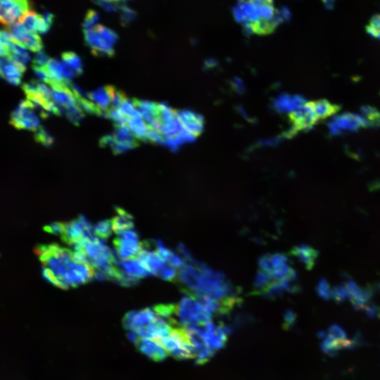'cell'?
Returning a JSON list of instances; mask_svg holds the SVG:
<instances>
[{
    "mask_svg": "<svg viewBox=\"0 0 380 380\" xmlns=\"http://www.w3.org/2000/svg\"><path fill=\"white\" fill-rule=\"evenodd\" d=\"M137 344L139 351L155 361L163 360L167 356L166 350L157 340L139 339Z\"/></svg>",
    "mask_w": 380,
    "mask_h": 380,
    "instance_id": "21",
    "label": "cell"
},
{
    "mask_svg": "<svg viewBox=\"0 0 380 380\" xmlns=\"http://www.w3.org/2000/svg\"><path fill=\"white\" fill-rule=\"evenodd\" d=\"M8 32L15 42L25 49H28L33 52L42 51L43 43L40 37L37 33L26 30L19 22L8 26Z\"/></svg>",
    "mask_w": 380,
    "mask_h": 380,
    "instance_id": "12",
    "label": "cell"
},
{
    "mask_svg": "<svg viewBox=\"0 0 380 380\" xmlns=\"http://www.w3.org/2000/svg\"><path fill=\"white\" fill-rule=\"evenodd\" d=\"M120 22L122 25L126 26L130 24L137 17V13L124 2H120Z\"/></svg>",
    "mask_w": 380,
    "mask_h": 380,
    "instance_id": "34",
    "label": "cell"
},
{
    "mask_svg": "<svg viewBox=\"0 0 380 380\" xmlns=\"http://www.w3.org/2000/svg\"><path fill=\"white\" fill-rule=\"evenodd\" d=\"M126 100L127 99L124 92L111 86V108H120Z\"/></svg>",
    "mask_w": 380,
    "mask_h": 380,
    "instance_id": "39",
    "label": "cell"
},
{
    "mask_svg": "<svg viewBox=\"0 0 380 380\" xmlns=\"http://www.w3.org/2000/svg\"><path fill=\"white\" fill-rule=\"evenodd\" d=\"M65 222H52L44 227V230L53 234L61 235L64 229Z\"/></svg>",
    "mask_w": 380,
    "mask_h": 380,
    "instance_id": "46",
    "label": "cell"
},
{
    "mask_svg": "<svg viewBox=\"0 0 380 380\" xmlns=\"http://www.w3.org/2000/svg\"><path fill=\"white\" fill-rule=\"evenodd\" d=\"M35 106L29 100L22 101L12 113L10 124L18 129L36 131L39 127V120L34 110Z\"/></svg>",
    "mask_w": 380,
    "mask_h": 380,
    "instance_id": "9",
    "label": "cell"
},
{
    "mask_svg": "<svg viewBox=\"0 0 380 380\" xmlns=\"http://www.w3.org/2000/svg\"><path fill=\"white\" fill-rule=\"evenodd\" d=\"M93 2L103 8L108 13L118 12L120 11V1L111 0H92Z\"/></svg>",
    "mask_w": 380,
    "mask_h": 380,
    "instance_id": "41",
    "label": "cell"
},
{
    "mask_svg": "<svg viewBox=\"0 0 380 380\" xmlns=\"http://www.w3.org/2000/svg\"><path fill=\"white\" fill-rule=\"evenodd\" d=\"M105 39L112 44H115L118 36L113 30L102 25H96L94 27Z\"/></svg>",
    "mask_w": 380,
    "mask_h": 380,
    "instance_id": "38",
    "label": "cell"
},
{
    "mask_svg": "<svg viewBox=\"0 0 380 380\" xmlns=\"http://www.w3.org/2000/svg\"><path fill=\"white\" fill-rule=\"evenodd\" d=\"M62 62L76 76L82 74V64L79 56L74 52L66 51L62 54Z\"/></svg>",
    "mask_w": 380,
    "mask_h": 380,
    "instance_id": "29",
    "label": "cell"
},
{
    "mask_svg": "<svg viewBox=\"0 0 380 380\" xmlns=\"http://www.w3.org/2000/svg\"><path fill=\"white\" fill-rule=\"evenodd\" d=\"M0 45H4V44H3V31H0Z\"/></svg>",
    "mask_w": 380,
    "mask_h": 380,
    "instance_id": "52",
    "label": "cell"
},
{
    "mask_svg": "<svg viewBox=\"0 0 380 380\" xmlns=\"http://www.w3.org/2000/svg\"><path fill=\"white\" fill-rule=\"evenodd\" d=\"M312 103L320 121L334 115L340 108L338 106L333 104L326 99L312 101Z\"/></svg>",
    "mask_w": 380,
    "mask_h": 380,
    "instance_id": "28",
    "label": "cell"
},
{
    "mask_svg": "<svg viewBox=\"0 0 380 380\" xmlns=\"http://www.w3.org/2000/svg\"><path fill=\"white\" fill-rule=\"evenodd\" d=\"M364 127H369L366 119L362 115L350 113L336 115L329 123V129L335 134L346 131H356Z\"/></svg>",
    "mask_w": 380,
    "mask_h": 380,
    "instance_id": "13",
    "label": "cell"
},
{
    "mask_svg": "<svg viewBox=\"0 0 380 380\" xmlns=\"http://www.w3.org/2000/svg\"><path fill=\"white\" fill-rule=\"evenodd\" d=\"M50 59L45 52L40 51L34 56L32 60V66L45 68Z\"/></svg>",
    "mask_w": 380,
    "mask_h": 380,
    "instance_id": "44",
    "label": "cell"
},
{
    "mask_svg": "<svg viewBox=\"0 0 380 380\" xmlns=\"http://www.w3.org/2000/svg\"><path fill=\"white\" fill-rule=\"evenodd\" d=\"M34 139L37 143L45 146H50L53 144V138L44 127H39L35 131Z\"/></svg>",
    "mask_w": 380,
    "mask_h": 380,
    "instance_id": "35",
    "label": "cell"
},
{
    "mask_svg": "<svg viewBox=\"0 0 380 380\" xmlns=\"http://www.w3.org/2000/svg\"><path fill=\"white\" fill-rule=\"evenodd\" d=\"M116 215L110 220L112 229L117 234L132 229L134 227L132 216L122 208L116 207Z\"/></svg>",
    "mask_w": 380,
    "mask_h": 380,
    "instance_id": "23",
    "label": "cell"
},
{
    "mask_svg": "<svg viewBox=\"0 0 380 380\" xmlns=\"http://www.w3.org/2000/svg\"><path fill=\"white\" fill-rule=\"evenodd\" d=\"M377 125H380V113L379 112H378L372 124V126H377Z\"/></svg>",
    "mask_w": 380,
    "mask_h": 380,
    "instance_id": "49",
    "label": "cell"
},
{
    "mask_svg": "<svg viewBox=\"0 0 380 380\" xmlns=\"http://www.w3.org/2000/svg\"><path fill=\"white\" fill-rule=\"evenodd\" d=\"M179 279L196 296H205L218 301L223 310L232 307V290L223 276L194 260L180 267Z\"/></svg>",
    "mask_w": 380,
    "mask_h": 380,
    "instance_id": "2",
    "label": "cell"
},
{
    "mask_svg": "<svg viewBox=\"0 0 380 380\" xmlns=\"http://www.w3.org/2000/svg\"><path fill=\"white\" fill-rule=\"evenodd\" d=\"M25 70L26 66L14 61L9 56H7L4 59L2 75L10 84L18 85Z\"/></svg>",
    "mask_w": 380,
    "mask_h": 380,
    "instance_id": "22",
    "label": "cell"
},
{
    "mask_svg": "<svg viewBox=\"0 0 380 380\" xmlns=\"http://www.w3.org/2000/svg\"><path fill=\"white\" fill-rule=\"evenodd\" d=\"M324 1L328 8H331L333 6L334 0H324Z\"/></svg>",
    "mask_w": 380,
    "mask_h": 380,
    "instance_id": "50",
    "label": "cell"
},
{
    "mask_svg": "<svg viewBox=\"0 0 380 380\" xmlns=\"http://www.w3.org/2000/svg\"><path fill=\"white\" fill-rule=\"evenodd\" d=\"M84 39L94 55L111 57L114 55V45L105 39L94 28L84 29Z\"/></svg>",
    "mask_w": 380,
    "mask_h": 380,
    "instance_id": "15",
    "label": "cell"
},
{
    "mask_svg": "<svg viewBox=\"0 0 380 380\" xmlns=\"http://www.w3.org/2000/svg\"><path fill=\"white\" fill-rule=\"evenodd\" d=\"M293 253L308 269L313 267L318 256V252L308 245L296 246Z\"/></svg>",
    "mask_w": 380,
    "mask_h": 380,
    "instance_id": "25",
    "label": "cell"
},
{
    "mask_svg": "<svg viewBox=\"0 0 380 380\" xmlns=\"http://www.w3.org/2000/svg\"><path fill=\"white\" fill-rule=\"evenodd\" d=\"M113 136V134H112ZM139 146L137 140L134 141H118L114 139L109 147H110L113 153L115 155L122 153L128 150L134 148Z\"/></svg>",
    "mask_w": 380,
    "mask_h": 380,
    "instance_id": "31",
    "label": "cell"
},
{
    "mask_svg": "<svg viewBox=\"0 0 380 380\" xmlns=\"http://www.w3.org/2000/svg\"><path fill=\"white\" fill-rule=\"evenodd\" d=\"M377 286H378V288H379V289L380 291V283Z\"/></svg>",
    "mask_w": 380,
    "mask_h": 380,
    "instance_id": "53",
    "label": "cell"
},
{
    "mask_svg": "<svg viewBox=\"0 0 380 380\" xmlns=\"http://www.w3.org/2000/svg\"><path fill=\"white\" fill-rule=\"evenodd\" d=\"M345 287L350 295V301L353 307L356 310L364 308L369 303L373 292L369 289H362L353 280L348 279Z\"/></svg>",
    "mask_w": 380,
    "mask_h": 380,
    "instance_id": "19",
    "label": "cell"
},
{
    "mask_svg": "<svg viewBox=\"0 0 380 380\" xmlns=\"http://www.w3.org/2000/svg\"><path fill=\"white\" fill-rule=\"evenodd\" d=\"M154 245L159 255L174 267H182L184 265L183 259L169 249L161 240L154 241Z\"/></svg>",
    "mask_w": 380,
    "mask_h": 380,
    "instance_id": "26",
    "label": "cell"
},
{
    "mask_svg": "<svg viewBox=\"0 0 380 380\" xmlns=\"http://www.w3.org/2000/svg\"><path fill=\"white\" fill-rule=\"evenodd\" d=\"M29 0H0V23L10 26L30 11Z\"/></svg>",
    "mask_w": 380,
    "mask_h": 380,
    "instance_id": "11",
    "label": "cell"
},
{
    "mask_svg": "<svg viewBox=\"0 0 380 380\" xmlns=\"http://www.w3.org/2000/svg\"><path fill=\"white\" fill-rule=\"evenodd\" d=\"M213 313L194 294H187L176 306V316L184 327L201 326L211 322Z\"/></svg>",
    "mask_w": 380,
    "mask_h": 380,
    "instance_id": "5",
    "label": "cell"
},
{
    "mask_svg": "<svg viewBox=\"0 0 380 380\" xmlns=\"http://www.w3.org/2000/svg\"><path fill=\"white\" fill-rule=\"evenodd\" d=\"M94 234L102 239H108L112 232V224L110 220H103L94 227Z\"/></svg>",
    "mask_w": 380,
    "mask_h": 380,
    "instance_id": "33",
    "label": "cell"
},
{
    "mask_svg": "<svg viewBox=\"0 0 380 380\" xmlns=\"http://www.w3.org/2000/svg\"><path fill=\"white\" fill-rule=\"evenodd\" d=\"M126 125L137 139H143L146 131V125L140 113L132 117H127Z\"/></svg>",
    "mask_w": 380,
    "mask_h": 380,
    "instance_id": "30",
    "label": "cell"
},
{
    "mask_svg": "<svg viewBox=\"0 0 380 380\" xmlns=\"http://www.w3.org/2000/svg\"><path fill=\"white\" fill-rule=\"evenodd\" d=\"M73 248L75 251L83 254L104 279L115 278L118 272L116 258L102 240L94 236L74 245Z\"/></svg>",
    "mask_w": 380,
    "mask_h": 380,
    "instance_id": "4",
    "label": "cell"
},
{
    "mask_svg": "<svg viewBox=\"0 0 380 380\" xmlns=\"http://www.w3.org/2000/svg\"><path fill=\"white\" fill-rule=\"evenodd\" d=\"M53 15L49 12L41 15L29 11L19 18L18 22L30 32L45 34L53 25Z\"/></svg>",
    "mask_w": 380,
    "mask_h": 380,
    "instance_id": "14",
    "label": "cell"
},
{
    "mask_svg": "<svg viewBox=\"0 0 380 380\" xmlns=\"http://www.w3.org/2000/svg\"><path fill=\"white\" fill-rule=\"evenodd\" d=\"M158 317L154 310L145 308L127 312L123 319V325L129 331L136 332L153 323Z\"/></svg>",
    "mask_w": 380,
    "mask_h": 380,
    "instance_id": "17",
    "label": "cell"
},
{
    "mask_svg": "<svg viewBox=\"0 0 380 380\" xmlns=\"http://www.w3.org/2000/svg\"><path fill=\"white\" fill-rule=\"evenodd\" d=\"M234 14L246 30L257 35L272 33L283 20L274 0H238Z\"/></svg>",
    "mask_w": 380,
    "mask_h": 380,
    "instance_id": "3",
    "label": "cell"
},
{
    "mask_svg": "<svg viewBox=\"0 0 380 380\" xmlns=\"http://www.w3.org/2000/svg\"><path fill=\"white\" fill-rule=\"evenodd\" d=\"M331 290L329 284L326 279H322L319 281L317 291L321 298L328 300L331 297Z\"/></svg>",
    "mask_w": 380,
    "mask_h": 380,
    "instance_id": "42",
    "label": "cell"
},
{
    "mask_svg": "<svg viewBox=\"0 0 380 380\" xmlns=\"http://www.w3.org/2000/svg\"><path fill=\"white\" fill-rule=\"evenodd\" d=\"M378 315H379V317H380V311L379 312V314H378Z\"/></svg>",
    "mask_w": 380,
    "mask_h": 380,
    "instance_id": "55",
    "label": "cell"
},
{
    "mask_svg": "<svg viewBox=\"0 0 380 380\" xmlns=\"http://www.w3.org/2000/svg\"><path fill=\"white\" fill-rule=\"evenodd\" d=\"M99 15L96 11L88 10L82 23L84 29L91 28L99 21Z\"/></svg>",
    "mask_w": 380,
    "mask_h": 380,
    "instance_id": "43",
    "label": "cell"
},
{
    "mask_svg": "<svg viewBox=\"0 0 380 380\" xmlns=\"http://www.w3.org/2000/svg\"><path fill=\"white\" fill-rule=\"evenodd\" d=\"M44 68L50 78L49 84L52 82H70L75 76L63 62L56 59L51 58Z\"/></svg>",
    "mask_w": 380,
    "mask_h": 380,
    "instance_id": "20",
    "label": "cell"
},
{
    "mask_svg": "<svg viewBox=\"0 0 380 380\" xmlns=\"http://www.w3.org/2000/svg\"><path fill=\"white\" fill-rule=\"evenodd\" d=\"M138 257L144 262L151 274H156L160 277L170 266H172L159 255L157 251L151 249L149 243L146 242H142Z\"/></svg>",
    "mask_w": 380,
    "mask_h": 380,
    "instance_id": "16",
    "label": "cell"
},
{
    "mask_svg": "<svg viewBox=\"0 0 380 380\" xmlns=\"http://www.w3.org/2000/svg\"><path fill=\"white\" fill-rule=\"evenodd\" d=\"M4 63V59H0V77H3L2 75V68Z\"/></svg>",
    "mask_w": 380,
    "mask_h": 380,
    "instance_id": "51",
    "label": "cell"
},
{
    "mask_svg": "<svg viewBox=\"0 0 380 380\" xmlns=\"http://www.w3.org/2000/svg\"><path fill=\"white\" fill-rule=\"evenodd\" d=\"M331 297L337 303L350 298V295L345 286L336 285L331 290Z\"/></svg>",
    "mask_w": 380,
    "mask_h": 380,
    "instance_id": "36",
    "label": "cell"
},
{
    "mask_svg": "<svg viewBox=\"0 0 380 380\" xmlns=\"http://www.w3.org/2000/svg\"><path fill=\"white\" fill-rule=\"evenodd\" d=\"M116 263L126 276L137 281L151 274L138 256L126 260L116 259Z\"/></svg>",
    "mask_w": 380,
    "mask_h": 380,
    "instance_id": "18",
    "label": "cell"
},
{
    "mask_svg": "<svg viewBox=\"0 0 380 380\" xmlns=\"http://www.w3.org/2000/svg\"><path fill=\"white\" fill-rule=\"evenodd\" d=\"M32 70L37 80L44 82L47 84L50 82V78L44 68L32 66Z\"/></svg>",
    "mask_w": 380,
    "mask_h": 380,
    "instance_id": "47",
    "label": "cell"
},
{
    "mask_svg": "<svg viewBox=\"0 0 380 380\" xmlns=\"http://www.w3.org/2000/svg\"><path fill=\"white\" fill-rule=\"evenodd\" d=\"M290 129L285 133L284 137L291 138L298 133L310 129L319 121L312 101H307L300 99L298 103L287 113Z\"/></svg>",
    "mask_w": 380,
    "mask_h": 380,
    "instance_id": "6",
    "label": "cell"
},
{
    "mask_svg": "<svg viewBox=\"0 0 380 380\" xmlns=\"http://www.w3.org/2000/svg\"><path fill=\"white\" fill-rule=\"evenodd\" d=\"M327 335L336 339L346 338V333L336 324H331L329 327Z\"/></svg>",
    "mask_w": 380,
    "mask_h": 380,
    "instance_id": "45",
    "label": "cell"
},
{
    "mask_svg": "<svg viewBox=\"0 0 380 380\" xmlns=\"http://www.w3.org/2000/svg\"><path fill=\"white\" fill-rule=\"evenodd\" d=\"M141 244L138 234L133 229L118 234L113 241L117 255L121 260H125L137 257L141 249Z\"/></svg>",
    "mask_w": 380,
    "mask_h": 380,
    "instance_id": "10",
    "label": "cell"
},
{
    "mask_svg": "<svg viewBox=\"0 0 380 380\" xmlns=\"http://www.w3.org/2000/svg\"><path fill=\"white\" fill-rule=\"evenodd\" d=\"M34 252L43 265V277L57 287H75L95 277L96 270L79 252L56 243L38 245Z\"/></svg>",
    "mask_w": 380,
    "mask_h": 380,
    "instance_id": "1",
    "label": "cell"
},
{
    "mask_svg": "<svg viewBox=\"0 0 380 380\" xmlns=\"http://www.w3.org/2000/svg\"><path fill=\"white\" fill-rule=\"evenodd\" d=\"M364 309L365 314L370 318H374L379 312L378 308L373 304H367Z\"/></svg>",
    "mask_w": 380,
    "mask_h": 380,
    "instance_id": "48",
    "label": "cell"
},
{
    "mask_svg": "<svg viewBox=\"0 0 380 380\" xmlns=\"http://www.w3.org/2000/svg\"><path fill=\"white\" fill-rule=\"evenodd\" d=\"M88 99L103 111L111 108V86H105L87 94Z\"/></svg>",
    "mask_w": 380,
    "mask_h": 380,
    "instance_id": "24",
    "label": "cell"
},
{
    "mask_svg": "<svg viewBox=\"0 0 380 380\" xmlns=\"http://www.w3.org/2000/svg\"><path fill=\"white\" fill-rule=\"evenodd\" d=\"M158 341L167 353L175 357L186 359L195 356L194 347L185 328L173 327L169 334Z\"/></svg>",
    "mask_w": 380,
    "mask_h": 380,
    "instance_id": "7",
    "label": "cell"
},
{
    "mask_svg": "<svg viewBox=\"0 0 380 380\" xmlns=\"http://www.w3.org/2000/svg\"><path fill=\"white\" fill-rule=\"evenodd\" d=\"M141 140L154 144H165V138L157 130L146 126V133Z\"/></svg>",
    "mask_w": 380,
    "mask_h": 380,
    "instance_id": "37",
    "label": "cell"
},
{
    "mask_svg": "<svg viewBox=\"0 0 380 380\" xmlns=\"http://www.w3.org/2000/svg\"><path fill=\"white\" fill-rule=\"evenodd\" d=\"M94 227L84 215L65 223L61 235L62 240L68 245H74L94 236Z\"/></svg>",
    "mask_w": 380,
    "mask_h": 380,
    "instance_id": "8",
    "label": "cell"
},
{
    "mask_svg": "<svg viewBox=\"0 0 380 380\" xmlns=\"http://www.w3.org/2000/svg\"><path fill=\"white\" fill-rule=\"evenodd\" d=\"M111 1H120L122 0H111Z\"/></svg>",
    "mask_w": 380,
    "mask_h": 380,
    "instance_id": "54",
    "label": "cell"
},
{
    "mask_svg": "<svg viewBox=\"0 0 380 380\" xmlns=\"http://www.w3.org/2000/svg\"><path fill=\"white\" fill-rule=\"evenodd\" d=\"M367 31L371 36L380 39V15H374L371 18Z\"/></svg>",
    "mask_w": 380,
    "mask_h": 380,
    "instance_id": "40",
    "label": "cell"
},
{
    "mask_svg": "<svg viewBox=\"0 0 380 380\" xmlns=\"http://www.w3.org/2000/svg\"><path fill=\"white\" fill-rule=\"evenodd\" d=\"M63 111H64L68 119L75 125H79L84 116V111L77 103L63 109Z\"/></svg>",
    "mask_w": 380,
    "mask_h": 380,
    "instance_id": "32",
    "label": "cell"
},
{
    "mask_svg": "<svg viewBox=\"0 0 380 380\" xmlns=\"http://www.w3.org/2000/svg\"><path fill=\"white\" fill-rule=\"evenodd\" d=\"M8 48L9 50L8 56L14 61L26 66L30 60V56L26 49L15 42L13 38L8 44Z\"/></svg>",
    "mask_w": 380,
    "mask_h": 380,
    "instance_id": "27",
    "label": "cell"
}]
</instances>
